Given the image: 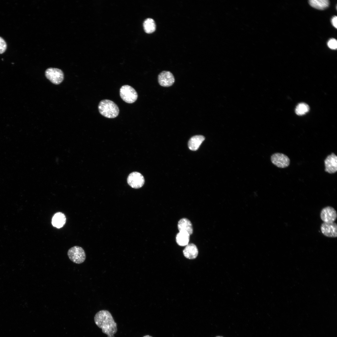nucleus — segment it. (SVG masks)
<instances>
[{
  "instance_id": "nucleus-1",
  "label": "nucleus",
  "mask_w": 337,
  "mask_h": 337,
  "mask_svg": "<svg viewBox=\"0 0 337 337\" xmlns=\"http://www.w3.org/2000/svg\"><path fill=\"white\" fill-rule=\"evenodd\" d=\"M94 319L96 325L107 337H115L114 335L117 331V325L109 311L102 310L98 311Z\"/></svg>"
},
{
  "instance_id": "nucleus-2",
  "label": "nucleus",
  "mask_w": 337,
  "mask_h": 337,
  "mask_svg": "<svg viewBox=\"0 0 337 337\" xmlns=\"http://www.w3.org/2000/svg\"><path fill=\"white\" fill-rule=\"evenodd\" d=\"M98 109L100 114L109 118H114L117 116L119 109L117 105L109 100H103L99 103Z\"/></svg>"
},
{
  "instance_id": "nucleus-3",
  "label": "nucleus",
  "mask_w": 337,
  "mask_h": 337,
  "mask_svg": "<svg viewBox=\"0 0 337 337\" xmlns=\"http://www.w3.org/2000/svg\"><path fill=\"white\" fill-rule=\"evenodd\" d=\"M120 96L123 100L128 103L131 104L137 100L138 95L135 90L128 85L121 87L120 90Z\"/></svg>"
},
{
  "instance_id": "nucleus-4",
  "label": "nucleus",
  "mask_w": 337,
  "mask_h": 337,
  "mask_svg": "<svg viewBox=\"0 0 337 337\" xmlns=\"http://www.w3.org/2000/svg\"><path fill=\"white\" fill-rule=\"evenodd\" d=\"M67 255L69 259L73 262L78 264L83 262L86 258L84 249L78 246H74L68 250Z\"/></svg>"
},
{
  "instance_id": "nucleus-5",
  "label": "nucleus",
  "mask_w": 337,
  "mask_h": 337,
  "mask_svg": "<svg viewBox=\"0 0 337 337\" xmlns=\"http://www.w3.org/2000/svg\"><path fill=\"white\" fill-rule=\"evenodd\" d=\"M45 75L48 79L56 85L61 83L64 78L63 71L57 68L50 67L47 68L45 71Z\"/></svg>"
},
{
  "instance_id": "nucleus-6",
  "label": "nucleus",
  "mask_w": 337,
  "mask_h": 337,
  "mask_svg": "<svg viewBox=\"0 0 337 337\" xmlns=\"http://www.w3.org/2000/svg\"><path fill=\"white\" fill-rule=\"evenodd\" d=\"M320 216L321 220L324 222L332 223L334 222L337 217V213L335 209L330 206H327L321 210Z\"/></svg>"
},
{
  "instance_id": "nucleus-7",
  "label": "nucleus",
  "mask_w": 337,
  "mask_h": 337,
  "mask_svg": "<svg viewBox=\"0 0 337 337\" xmlns=\"http://www.w3.org/2000/svg\"><path fill=\"white\" fill-rule=\"evenodd\" d=\"M127 181L131 187L136 189L141 188L144 183L143 176L140 173L136 172L130 173L128 177Z\"/></svg>"
},
{
  "instance_id": "nucleus-8",
  "label": "nucleus",
  "mask_w": 337,
  "mask_h": 337,
  "mask_svg": "<svg viewBox=\"0 0 337 337\" xmlns=\"http://www.w3.org/2000/svg\"><path fill=\"white\" fill-rule=\"evenodd\" d=\"M272 163L278 168H284L288 167L290 164V159L286 155L281 153H276L271 157Z\"/></svg>"
},
{
  "instance_id": "nucleus-9",
  "label": "nucleus",
  "mask_w": 337,
  "mask_h": 337,
  "mask_svg": "<svg viewBox=\"0 0 337 337\" xmlns=\"http://www.w3.org/2000/svg\"><path fill=\"white\" fill-rule=\"evenodd\" d=\"M320 230L322 233L325 237L331 238L337 237V225L335 222H323L321 225Z\"/></svg>"
},
{
  "instance_id": "nucleus-10",
  "label": "nucleus",
  "mask_w": 337,
  "mask_h": 337,
  "mask_svg": "<svg viewBox=\"0 0 337 337\" xmlns=\"http://www.w3.org/2000/svg\"><path fill=\"white\" fill-rule=\"evenodd\" d=\"M325 171L333 174L337 171V156L334 153L328 155L324 160Z\"/></svg>"
},
{
  "instance_id": "nucleus-11",
  "label": "nucleus",
  "mask_w": 337,
  "mask_h": 337,
  "mask_svg": "<svg viewBox=\"0 0 337 337\" xmlns=\"http://www.w3.org/2000/svg\"><path fill=\"white\" fill-rule=\"evenodd\" d=\"M158 81L160 85L163 87H169L174 83L175 79L170 72L163 71L159 75Z\"/></svg>"
},
{
  "instance_id": "nucleus-12",
  "label": "nucleus",
  "mask_w": 337,
  "mask_h": 337,
  "mask_svg": "<svg viewBox=\"0 0 337 337\" xmlns=\"http://www.w3.org/2000/svg\"><path fill=\"white\" fill-rule=\"evenodd\" d=\"M178 227L179 232H183L188 233L190 235L193 233L192 224L188 219L183 218L178 222Z\"/></svg>"
},
{
  "instance_id": "nucleus-13",
  "label": "nucleus",
  "mask_w": 337,
  "mask_h": 337,
  "mask_svg": "<svg viewBox=\"0 0 337 337\" xmlns=\"http://www.w3.org/2000/svg\"><path fill=\"white\" fill-rule=\"evenodd\" d=\"M184 256L189 259H194L198 256V250L196 246L193 243L188 244L183 251Z\"/></svg>"
},
{
  "instance_id": "nucleus-14",
  "label": "nucleus",
  "mask_w": 337,
  "mask_h": 337,
  "mask_svg": "<svg viewBox=\"0 0 337 337\" xmlns=\"http://www.w3.org/2000/svg\"><path fill=\"white\" fill-rule=\"evenodd\" d=\"M205 139L204 137L202 135H196L192 137L188 142L189 148L193 151L196 150Z\"/></svg>"
},
{
  "instance_id": "nucleus-15",
  "label": "nucleus",
  "mask_w": 337,
  "mask_h": 337,
  "mask_svg": "<svg viewBox=\"0 0 337 337\" xmlns=\"http://www.w3.org/2000/svg\"><path fill=\"white\" fill-rule=\"evenodd\" d=\"M66 222V217L65 214L61 212L56 213L53 216L52 220L53 226L57 228L62 227Z\"/></svg>"
},
{
  "instance_id": "nucleus-16",
  "label": "nucleus",
  "mask_w": 337,
  "mask_h": 337,
  "mask_svg": "<svg viewBox=\"0 0 337 337\" xmlns=\"http://www.w3.org/2000/svg\"><path fill=\"white\" fill-rule=\"evenodd\" d=\"M190 235L187 233L179 232L176 237L177 243L179 246H184L187 245L189 242Z\"/></svg>"
},
{
  "instance_id": "nucleus-17",
  "label": "nucleus",
  "mask_w": 337,
  "mask_h": 337,
  "mask_svg": "<svg viewBox=\"0 0 337 337\" xmlns=\"http://www.w3.org/2000/svg\"><path fill=\"white\" fill-rule=\"evenodd\" d=\"M309 3L312 7L320 10L326 9L330 4L328 0H310L309 1Z\"/></svg>"
},
{
  "instance_id": "nucleus-18",
  "label": "nucleus",
  "mask_w": 337,
  "mask_h": 337,
  "mask_svg": "<svg viewBox=\"0 0 337 337\" xmlns=\"http://www.w3.org/2000/svg\"><path fill=\"white\" fill-rule=\"evenodd\" d=\"M143 27L145 32L148 33L154 32L156 29V24L154 20L151 18L146 19L143 23Z\"/></svg>"
},
{
  "instance_id": "nucleus-19",
  "label": "nucleus",
  "mask_w": 337,
  "mask_h": 337,
  "mask_svg": "<svg viewBox=\"0 0 337 337\" xmlns=\"http://www.w3.org/2000/svg\"><path fill=\"white\" fill-rule=\"evenodd\" d=\"M309 110V107L308 105L301 103L297 105L295 109V113L298 115H303L307 113Z\"/></svg>"
},
{
  "instance_id": "nucleus-20",
  "label": "nucleus",
  "mask_w": 337,
  "mask_h": 337,
  "mask_svg": "<svg viewBox=\"0 0 337 337\" xmlns=\"http://www.w3.org/2000/svg\"><path fill=\"white\" fill-rule=\"evenodd\" d=\"M329 47L331 49L335 50L337 48V42L334 38H331L329 40L327 43Z\"/></svg>"
},
{
  "instance_id": "nucleus-21",
  "label": "nucleus",
  "mask_w": 337,
  "mask_h": 337,
  "mask_svg": "<svg viewBox=\"0 0 337 337\" xmlns=\"http://www.w3.org/2000/svg\"><path fill=\"white\" fill-rule=\"evenodd\" d=\"M7 48V45L5 40L0 37V54L4 52Z\"/></svg>"
},
{
  "instance_id": "nucleus-22",
  "label": "nucleus",
  "mask_w": 337,
  "mask_h": 337,
  "mask_svg": "<svg viewBox=\"0 0 337 337\" xmlns=\"http://www.w3.org/2000/svg\"><path fill=\"white\" fill-rule=\"evenodd\" d=\"M337 17L336 16H334L331 19V23L333 26L336 28H337Z\"/></svg>"
},
{
  "instance_id": "nucleus-23",
  "label": "nucleus",
  "mask_w": 337,
  "mask_h": 337,
  "mask_svg": "<svg viewBox=\"0 0 337 337\" xmlns=\"http://www.w3.org/2000/svg\"><path fill=\"white\" fill-rule=\"evenodd\" d=\"M143 337H152L151 336H150V335H146L144 336H143Z\"/></svg>"
},
{
  "instance_id": "nucleus-24",
  "label": "nucleus",
  "mask_w": 337,
  "mask_h": 337,
  "mask_svg": "<svg viewBox=\"0 0 337 337\" xmlns=\"http://www.w3.org/2000/svg\"><path fill=\"white\" fill-rule=\"evenodd\" d=\"M215 337H223L222 336H216Z\"/></svg>"
}]
</instances>
